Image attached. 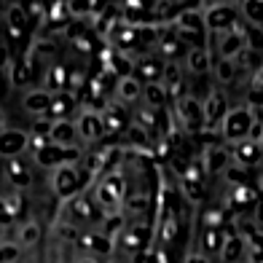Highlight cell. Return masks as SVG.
I'll use <instances>...</instances> for the list:
<instances>
[{
    "label": "cell",
    "instance_id": "obj_1",
    "mask_svg": "<svg viewBox=\"0 0 263 263\" xmlns=\"http://www.w3.org/2000/svg\"><path fill=\"white\" fill-rule=\"evenodd\" d=\"M30 148V132L25 129H6L0 135V159H22Z\"/></svg>",
    "mask_w": 263,
    "mask_h": 263
},
{
    "label": "cell",
    "instance_id": "obj_2",
    "mask_svg": "<svg viewBox=\"0 0 263 263\" xmlns=\"http://www.w3.org/2000/svg\"><path fill=\"white\" fill-rule=\"evenodd\" d=\"M76 121V132L83 142H94L102 132H105V121L100 113H94L91 107H78V116L73 118Z\"/></svg>",
    "mask_w": 263,
    "mask_h": 263
},
{
    "label": "cell",
    "instance_id": "obj_3",
    "mask_svg": "<svg viewBox=\"0 0 263 263\" xmlns=\"http://www.w3.org/2000/svg\"><path fill=\"white\" fill-rule=\"evenodd\" d=\"M51 102H54V94L49 89H43V86L27 89L25 94H22V107H25L30 116H35V118H38V116H49Z\"/></svg>",
    "mask_w": 263,
    "mask_h": 263
},
{
    "label": "cell",
    "instance_id": "obj_4",
    "mask_svg": "<svg viewBox=\"0 0 263 263\" xmlns=\"http://www.w3.org/2000/svg\"><path fill=\"white\" fill-rule=\"evenodd\" d=\"M81 156L78 148H59V145H46L41 153H35V161H38L41 166H49V170H57V166H62L67 161H73Z\"/></svg>",
    "mask_w": 263,
    "mask_h": 263
},
{
    "label": "cell",
    "instance_id": "obj_5",
    "mask_svg": "<svg viewBox=\"0 0 263 263\" xmlns=\"http://www.w3.org/2000/svg\"><path fill=\"white\" fill-rule=\"evenodd\" d=\"M3 19H6V30L11 38H22L25 35V30L30 27V14H27V6L22 3H14V6H6L3 11Z\"/></svg>",
    "mask_w": 263,
    "mask_h": 263
},
{
    "label": "cell",
    "instance_id": "obj_6",
    "mask_svg": "<svg viewBox=\"0 0 263 263\" xmlns=\"http://www.w3.org/2000/svg\"><path fill=\"white\" fill-rule=\"evenodd\" d=\"M49 142L51 145H59V148H78V132H76V121L73 118H59L51 126V135H49Z\"/></svg>",
    "mask_w": 263,
    "mask_h": 263
},
{
    "label": "cell",
    "instance_id": "obj_7",
    "mask_svg": "<svg viewBox=\"0 0 263 263\" xmlns=\"http://www.w3.org/2000/svg\"><path fill=\"white\" fill-rule=\"evenodd\" d=\"M78 105H81V102H78L70 91L54 94V102H51V107H49V118H54V121H59V118H70V113H73Z\"/></svg>",
    "mask_w": 263,
    "mask_h": 263
},
{
    "label": "cell",
    "instance_id": "obj_8",
    "mask_svg": "<svg viewBox=\"0 0 263 263\" xmlns=\"http://www.w3.org/2000/svg\"><path fill=\"white\" fill-rule=\"evenodd\" d=\"M67 78H70V73L65 65H51L43 78V89H49L51 94H62V91H67Z\"/></svg>",
    "mask_w": 263,
    "mask_h": 263
},
{
    "label": "cell",
    "instance_id": "obj_9",
    "mask_svg": "<svg viewBox=\"0 0 263 263\" xmlns=\"http://www.w3.org/2000/svg\"><path fill=\"white\" fill-rule=\"evenodd\" d=\"M76 183H78V180H76V166L70 164V161L54 170V185H57L59 194H67V191H73Z\"/></svg>",
    "mask_w": 263,
    "mask_h": 263
},
{
    "label": "cell",
    "instance_id": "obj_10",
    "mask_svg": "<svg viewBox=\"0 0 263 263\" xmlns=\"http://www.w3.org/2000/svg\"><path fill=\"white\" fill-rule=\"evenodd\" d=\"M8 175L14 180V185H19V188L30 185V170L22 164V159H8Z\"/></svg>",
    "mask_w": 263,
    "mask_h": 263
},
{
    "label": "cell",
    "instance_id": "obj_11",
    "mask_svg": "<svg viewBox=\"0 0 263 263\" xmlns=\"http://www.w3.org/2000/svg\"><path fill=\"white\" fill-rule=\"evenodd\" d=\"M116 94L121 100H135L137 94H140V86H137V81L132 78V76H124L121 81L116 83Z\"/></svg>",
    "mask_w": 263,
    "mask_h": 263
},
{
    "label": "cell",
    "instance_id": "obj_12",
    "mask_svg": "<svg viewBox=\"0 0 263 263\" xmlns=\"http://www.w3.org/2000/svg\"><path fill=\"white\" fill-rule=\"evenodd\" d=\"M86 86V73L83 70H70V78H67V91L81 102V91Z\"/></svg>",
    "mask_w": 263,
    "mask_h": 263
},
{
    "label": "cell",
    "instance_id": "obj_13",
    "mask_svg": "<svg viewBox=\"0 0 263 263\" xmlns=\"http://www.w3.org/2000/svg\"><path fill=\"white\" fill-rule=\"evenodd\" d=\"M51 126H54V118H49V116H38V118L32 121L30 135H35V137H46V140H49V135H51Z\"/></svg>",
    "mask_w": 263,
    "mask_h": 263
},
{
    "label": "cell",
    "instance_id": "obj_14",
    "mask_svg": "<svg viewBox=\"0 0 263 263\" xmlns=\"http://www.w3.org/2000/svg\"><path fill=\"white\" fill-rule=\"evenodd\" d=\"M11 65V54H8V43L6 38H0V73H6V67Z\"/></svg>",
    "mask_w": 263,
    "mask_h": 263
},
{
    "label": "cell",
    "instance_id": "obj_15",
    "mask_svg": "<svg viewBox=\"0 0 263 263\" xmlns=\"http://www.w3.org/2000/svg\"><path fill=\"white\" fill-rule=\"evenodd\" d=\"M73 46H76V51H81V54H89V51H91V43L86 41V35H76Z\"/></svg>",
    "mask_w": 263,
    "mask_h": 263
},
{
    "label": "cell",
    "instance_id": "obj_16",
    "mask_svg": "<svg viewBox=\"0 0 263 263\" xmlns=\"http://www.w3.org/2000/svg\"><path fill=\"white\" fill-rule=\"evenodd\" d=\"M145 94H148V100H151V102H161V91H159V86H148Z\"/></svg>",
    "mask_w": 263,
    "mask_h": 263
},
{
    "label": "cell",
    "instance_id": "obj_17",
    "mask_svg": "<svg viewBox=\"0 0 263 263\" xmlns=\"http://www.w3.org/2000/svg\"><path fill=\"white\" fill-rule=\"evenodd\" d=\"M8 129V121H6V110H3V105H0V135Z\"/></svg>",
    "mask_w": 263,
    "mask_h": 263
},
{
    "label": "cell",
    "instance_id": "obj_18",
    "mask_svg": "<svg viewBox=\"0 0 263 263\" xmlns=\"http://www.w3.org/2000/svg\"><path fill=\"white\" fill-rule=\"evenodd\" d=\"M191 65H194V67H204V57H201V54H194V57H191Z\"/></svg>",
    "mask_w": 263,
    "mask_h": 263
},
{
    "label": "cell",
    "instance_id": "obj_19",
    "mask_svg": "<svg viewBox=\"0 0 263 263\" xmlns=\"http://www.w3.org/2000/svg\"><path fill=\"white\" fill-rule=\"evenodd\" d=\"M35 234H38V231H35V226H27V229H25V239H27V242H32Z\"/></svg>",
    "mask_w": 263,
    "mask_h": 263
},
{
    "label": "cell",
    "instance_id": "obj_20",
    "mask_svg": "<svg viewBox=\"0 0 263 263\" xmlns=\"http://www.w3.org/2000/svg\"><path fill=\"white\" fill-rule=\"evenodd\" d=\"M3 6H14V3H22V0H0Z\"/></svg>",
    "mask_w": 263,
    "mask_h": 263
}]
</instances>
